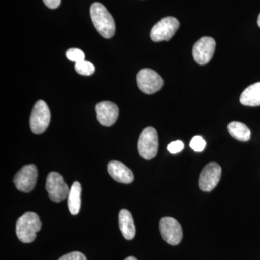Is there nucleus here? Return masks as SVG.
Segmentation results:
<instances>
[{
  "label": "nucleus",
  "mask_w": 260,
  "mask_h": 260,
  "mask_svg": "<svg viewBox=\"0 0 260 260\" xmlns=\"http://www.w3.org/2000/svg\"><path fill=\"white\" fill-rule=\"evenodd\" d=\"M42 229V222L37 214L28 212L18 218L16 223V234L23 243H31L37 237V233Z\"/></svg>",
  "instance_id": "obj_2"
},
{
  "label": "nucleus",
  "mask_w": 260,
  "mask_h": 260,
  "mask_svg": "<svg viewBox=\"0 0 260 260\" xmlns=\"http://www.w3.org/2000/svg\"><path fill=\"white\" fill-rule=\"evenodd\" d=\"M243 105L257 107L260 105V82L253 84L244 90L240 96Z\"/></svg>",
  "instance_id": "obj_16"
},
{
  "label": "nucleus",
  "mask_w": 260,
  "mask_h": 260,
  "mask_svg": "<svg viewBox=\"0 0 260 260\" xmlns=\"http://www.w3.org/2000/svg\"><path fill=\"white\" fill-rule=\"evenodd\" d=\"M90 16L94 26L103 37L110 39L114 37L115 23L112 15L104 5L99 3H93L90 7Z\"/></svg>",
  "instance_id": "obj_1"
},
{
  "label": "nucleus",
  "mask_w": 260,
  "mask_h": 260,
  "mask_svg": "<svg viewBox=\"0 0 260 260\" xmlns=\"http://www.w3.org/2000/svg\"><path fill=\"white\" fill-rule=\"evenodd\" d=\"M190 148L196 152H202L206 147V142L199 135L194 136L190 142Z\"/></svg>",
  "instance_id": "obj_20"
},
{
  "label": "nucleus",
  "mask_w": 260,
  "mask_h": 260,
  "mask_svg": "<svg viewBox=\"0 0 260 260\" xmlns=\"http://www.w3.org/2000/svg\"><path fill=\"white\" fill-rule=\"evenodd\" d=\"M119 223L123 237L127 240L133 239L135 235V227L133 216L129 210H121L119 215Z\"/></svg>",
  "instance_id": "obj_14"
},
{
  "label": "nucleus",
  "mask_w": 260,
  "mask_h": 260,
  "mask_svg": "<svg viewBox=\"0 0 260 260\" xmlns=\"http://www.w3.org/2000/svg\"><path fill=\"white\" fill-rule=\"evenodd\" d=\"M184 148V144L181 140L172 142L168 145L167 149L171 153L176 154L179 153Z\"/></svg>",
  "instance_id": "obj_21"
},
{
  "label": "nucleus",
  "mask_w": 260,
  "mask_h": 260,
  "mask_svg": "<svg viewBox=\"0 0 260 260\" xmlns=\"http://www.w3.org/2000/svg\"><path fill=\"white\" fill-rule=\"evenodd\" d=\"M50 120L51 113L47 103L43 100L38 101L30 116V129L35 134H42L47 129Z\"/></svg>",
  "instance_id": "obj_4"
},
{
  "label": "nucleus",
  "mask_w": 260,
  "mask_h": 260,
  "mask_svg": "<svg viewBox=\"0 0 260 260\" xmlns=\"http://www.w3.org/2000/svg\"><path fill=\"white\" fill-rule=\"evenodd\" d=\"M124 260H138L134 256H129V257L126 258Z\"/></svg>",
  "instance_id": "obj_24"
},
{
  "label": "nucleus",
  "mask_w": 260,
  "mask_h": 260,
  "mask_svg": "<svg viewBox=\"0 0 260 260\" xmlns=\"http://www.w3.org/2000/svg\"><path fill=\"white\" fill-rule=\"evenodd\" d=\"M66 56L69 60L74 62L85 60V54L81 49L72 48L66 51Z\"/></svg>",
  "instance_id": "obj_19"
},
{
  "label": "nucleus",
  "mask_w": 260,
  "mask_h": 260,
  "mask_svg": "<svg viewBox=\"0 0 260 260\" xmlns=\"http://www.w3.org/2000/svg\"><path fill=\"white\" fill-rule=\"evenodd\" d=\"M46 189L49 193V198L55 203H59L66 199L70 191L64 178L57 172H51L49 174L46 183Z\"/></svg>",
  "instance_id": "obj_7"
},
{
  "label": "nucleus",
  "mask_w": 260,
  "mask_h": 260,
  "mask_svg": "<svg viewBox=\"0 0 260 260\" xmlns=\"http://www.w3.org/2000/svg\"><path fill=\"white\" fill-rule=\"evenodd\" d=\"M221 172V167L217 162H210L205 166L200 175V189L204 191L213 190L220 181Z\"/></svg>",
  "instance_id": "obj_11"
},
{
  "label": "nucleus",
  "mask_w": 260,
  "mask_h": 260,
  "mask_svg": "<svg viewBox=\"0 0 260 260\" xmlns=\"http://www.w3.org/2000/svg\"><path fill=\"white\" fill-rule=\"evenodd\" d=\"M216 43L212 37H204L199 39L193 47L192 54L194 61L198 64H208L215 52Z\"/></svg>",
  "instance_id": "obj_10"
},
{
  "label": "nucleus",
  "mask_w": 260,
  "mask_h": 260,
  "mask_svg": "<svg viewBox=\"0 0 260 260\" xmlns=\"http://www.w3.org/2000/svg\"><path fill=\"white\" fill-rule=\"evenodd\" d=\"M75 70L78 74L89 76L93 74L95 72V67L90 61L83 60L75 63Z\"/></svg>",
  "instance_id": "obj_18"
},
{
  "label": "nucleus",
  "mask_w": 260,
  "mask_h": 260,
  "mask_svg": "<svg viewBox=\"0 0 260 260\" xmlns=\"http://www.w3.org/2000/svg\"><path fill=\"white\" fill-rule=\"evenodd\" d=\"M81 185L78 181H75L70 188L68 196V208L72 215L79 213L81 206Z\"/></svg>",
  "instance_id": "obj_15"
},
{
  "label": "nucleus",
  "mask_w": 260,
  "mask_h": 260,
  "mask_svg": "<svg viewBox=\"0 0 260 260\" xmlns=\"http://www.w3.org/2000/svg\"><path fill=\"white\" fill-rule=\"evenodd\" d=\"M140 156L151 160L156 156L158 150V135L156 129L151 126L145 128L139 137L138 143Z\"/></svg>",
  "instance_id": "obj_3"
},
{
  "label": "nucleus",
  "mask_w": 260,
  "mask_h": 260,
  "mask_svg": "<svg viewBox=\"0 0 260 260\" xmlns=\"http://www.w3.org/2000/svg\"><path fill=\"white\" fill-rule=\"evenodd\" d=\"M99 122L104 126H111L115 124L119 117V110L117 105L111 102L99 103L95 107Z\"/></svg>",
  "instance_id": "obj_12"
},
{
  "label": "nucleus",
  "mask_w": 260,
  "mask_h": 260,
  "mask_svg": "<svg viewBox=\"0 0 260 260\" xmlns=\"http://www.w3.org/2000/svg\"><path fill=\"white\" fill-rule=\"evenodd\" d=\"M228 130L233 138L239 141L246 142L250 139V129L242 122L232 121L228 126Z\"/></svg>",
  "instance_id": "obj_17"
},
{
  "label": "nucleus",
  "mask_w": 260,
  "mask_h": 260,
  "mask_svg": "<svg viewBox=\"0 0 260 260\" xmlns=\"http://www.w3.org/2000/svg\"><path fill=\"white\" fill-rule=\"evenodd\" d=\"M44 4L50 9H56L61 4V0H43Z\"/></svg>",
  "instance_id": "obj_23"
},
{
  "label": "nucleus",
  "mask_w": 260,
  "mask_h": 260,
  "mask_svg": "<svg viewBox=\"0 0 260 260\" xmlns=\"http://www.w3.org/2000/svg\"><path fill=\"white\" fill-rule=\"evenodd\" d=\"M257 24H258V25H259V27L260 28V14L259 15V17H258V19H257Z\"/></svg>",
  "instance_id": "obj_25"
},
{
  "label": "nucleus",
  "mask_w": 260,
  "mask_h": 260,
  "mask_svg": "<svg viewBox=\"0 0 260 260\" xmlns=\"http://www.w3.org/2000/svg\"><path fill=\"white\" fill-rule=\"evenodd\" d=\"M160 232L162 239L171 245H177L181 242L183 231L180 223L176 219L165 217L160 221Z\"/></svg>",
  "instance_id": "obj_9"
},
{
  "label": "nucleus",
  "mask_w": 260,
  "mask_h": 260,
  "mask_svg": "<svg viewBox=\"0 0 260 260\" xmlns=\"http://www.w3.org/2000/svg\"><path fill=\"white\" fill-rule=\"evenodd\" d=\"M179 20L174 17H167L155 24L150 32V38L155 42L169 41L179 28Z\"/></svg>",
  "instance_id": "obj_6"
},
{
  "label": "nucleus",
  "mask_w": 260,
  "mask_h": 260,
  "mask_svg": "<svg viewBox=\"0 0 260 260\" xmlns=\"http://www.w3.org/2000/svg\"><path fill=\"white\" fill-rule=\"evenodd\" d=\"M138 88L145 94H153L159 91L164 85V80L156 72L151 69H143L137 75Z\"/></svg>",
  "instance_id": "obj_5"
},
{
  "label": "nucleus",
  "mask_w": 260,
  "mask_h": 260,
  "mask_svg": "<svg viewBox=\"0 0 260 260\" xmlns=\"http://www.w3.org/2000/svg\"><path fill=\"white\" fill-rule=\"evenodd\" d=\"M108 172L114 180L122 184H130L134 179L133 172L129 168L117 160L109 162Z\"/></svg>",
  "instance_id": "obj_13"
},
{
  "label": "nucleus",
  "mask_w": 260,
  "mask_h": 260,
  "mask_svg": "<svg viewBox=\"0 0 260 260\" xmlns=\"http://www.w3.org/2000/svg\"><path fill=\"white\" fill-rule=\"evenodd\" d=\"M38 179L37 168L34 164L24 166L15 176L13 182L19 191L30 192L35 187Z\"/></svg>",
  "instance_id": "obj_8"
},
{
  "label": "nucleus",
  "mask_w": 260,
  "mask_h": 260,
  "mask_svg": "<svg viewBox=\"0 0 260 260\" xmlns=\"http://www.w3.org/2000/svg\"><path fill=\"white\" fill-rule=\"evenodd\" d=\"M58 260H87V258L80 251H73L61 256Z\"/></svg>",
  "instance_id": "obj_22"
}]
</instances>
